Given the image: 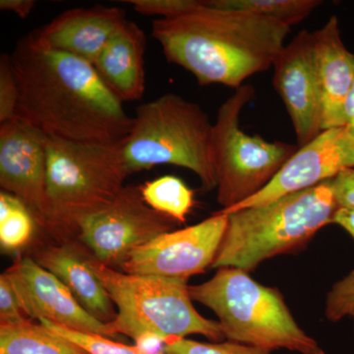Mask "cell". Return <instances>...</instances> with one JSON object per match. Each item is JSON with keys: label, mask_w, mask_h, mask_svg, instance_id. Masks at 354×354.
Returning <instances> with one entry per match:
<instances>
[{"label": "cell", "mask_w": 354, "mask_h": 354, "mask_svg": "<svg viewBox=\"0 0 354 354\" xmlns=\"http://www.w3.org/2000/svg\"><path fill=\"white\" fill-rule=\"evenodd\" d=\"M19 88L16 116L46 136L88 144L118 143L133 125L93 64L24 37L10 55Z\"/></svg>", "instance_id": "6da1fadb"}, {"label": "cell", "mask_w": 354, "mask_h": 354, "mask_svg": "<svg viewBox=\"0 0 354 354\" xmlns=\"http://www.w3.org/2000/svg\"><path fill=\"white\" fill-rule=\"evenodd\" d=\"M291 28L279 21L205 4L189 12L157 19L152 36L169 64L189 71L200 86L241 88L272 67Z\"/></svg>", "instance_id": "7a4b0ae2"}, {"label": "cell", "mask_w": 354, "mask_h": 354, "mask_svg": "<svg viewBox=\"0 0 354 354\" xmlns=\"http://www.w3.org/2000/svg\"><path fill=\"white\" fill-rule=\"evenodd\" d=\"M123 141L88 144L48 136L46 202L41 227L59 237L76 235L79 221L115 201L131 176Z\"/></svg>", "instance_id": "3957f363"}, {"label": "cell", "mask_w": 354, "mask_h": 354, "mask_svg": "<svg viewBox=\"0 0 354 354\" xmlns=\"http://www.w3.org/2000/svg\"><path fill=\"white\" fill-rule=\"evenodd\" d=\"M337 209L328 180L263 206L225 214L227 230L212 267L252 271L263 261L304 246L333 223Z\"/></svg>", "instance_id": "277c9868"}, {"label": "cell", "mask_w": 354, "mask_h": 354, "mask_svg": "<svg viewBox=\"0 0 354 354\" xmlns=\"http://www.w3.org/2000/svg\"><path fill=\"white\" fill-rule=\"evenodd\" d=\"M189 293L215 312L227 341L271 351L326 354L295 322L281 293L254 281L248 272L221 268L206 283L189 286Z\"/></svg>", "instance_id": "5b68a950"}, {"label": "cell", "mask_w": 354, "mask_h": 354, "mask_svg": "<svg viewBox=\"0 0 354 354\" xmlns=\"http://www.w3.org/2000/svg\"><path fill=\"white\" fill-rule=\"evenodd\" d=\"M213 123L199 106L169 93L141 104L123 141L130 174L174 165L194 172L207 190L216 188L212 157Z\"/></svg>", "instance_id": "8992f818"}, {"label": "cell", "mask_w": 354, "mask_h": 354, "mask_svg": "<svg viewBox=\"0 0 354 354\" xmlns=\"http://www.w3.org/2000/svg\"><path fill=\"white\" fill-rule=\"evenodd\" d=\"M88 264L118 308L114 320L106 323L111 337L122 334L135 339L155 333L165 337L202 335L215 342L225 339L220 323L195 309L185 279L127 274L95 258Z\"/></svg>", "instance_id": "52a82bcc"}, {"label": "cell", "mask_w": 354, "mask_h": 354, "mask_svg": "<svg viewBox=\"0 0 354 354\" xmlns=\"http://www.w3.org/2000/svg\"><path fill=\"white\" fill-rule=\"evenodd\" d=\"M255 97L253 86L244 84L221 104L213 123L212 157L221 209L234 208L264 189L299 148L241 129L242 111Z\"/></svg>", "instance_id": "ba28073f"}, {"label": "cell", "mask_w": 354, "mask_h": 354, "mask_svg": "<svg viewBox=\"0 0 354 354\" xmlns=\"http://www.w3.org/2000/svg\"><path fill=\"white\" fill-rule=\"evenodd\" d=\"M176 223L147 204L141 186H125L113 204L79 221L76 235L95 260L120 269L136 249L171 232Z\"/></svg>", "instance_id": "9c48e42d"}, {"label": "cell", "mask_w": 354, "mask_h": 354, "mask_svg": "<svg viewBox=\"0 0 354 354\" xmlns=\"http://www.w3.org/2000/svg\"><path fill=\"white\" fill-rule=\"evenodd\" d=\"M227 225V215L218 212L197 225L158 235L136 249L121 272L188 281L213 265Z\"/></svg>", "instance_id": "30bf717a"}, {"label": "cell", "mask_w": 354, "mask_h": 354, "mask_svg": "<svg viewBox=\"0 0 354 354\" xmlns=\"http://www.w3.org/2000/svg\"><path fill=\"white\" fill-rule=\"evenodd\" d=\"M351 167H354V137L348 128L324 130L307 145L298 148L264 189L220 213L263 206L291 193L315 187Z\"/></svg>", "instance_id": "8fae6325"}, {"label": "cell", "mask_w": 354, "mask_h": 354, "mask_svg": "<svg viewBox=\"0 0 354 354\" xmlns=\"http://www.w3.org/2000/svg\"><path fill=\"white\" fill-rule=\"evenodd\" d=\"M272 68V85L285 104L300 148L323 131L313 32H298L281 50Z\"/></svg>", "instance_id": "7c38bea8"}, {"label": "cell", "mask_w": 354, "mask_h": 354, "mask_svg": "<svg viewBox=\"0 0 354 354\" xmlns=\"http://www.w3.org/2000/svg\"><path fill=\"white\" fill-rule=\"evenodd\" d=\"M3 274L30 319H44L79 332L111 337L106 324L91 315L60 279L32 258H18Z\"/></svg>", "instance_id": "4fadbf2b"}, {"label": "cell", "mask_w": 354, "mask_h": 354, "mask_svg": "<svg viewBox=\"0 0 354 354\" xmlns=\"http://www.w3.org/2000/svg\"><path fill=\"white\" fill-rule=\"evenodd\" d=\"M46 138L17 116L0 123V186L31 209L39 227L46 211Z\"/></svg>", "instance_id": "5bb4252c"}, {"label": "cell", "mask_w": 354, "mask_h": 354, "mask_svg": "<svg viewBox=\"0 0 354 354\" xmlns=\"http://www.w3.org/2000/svg\"><path fill=\"white\" fill-rule=\"evenodd\" d=\"M127 20L124 11L118 7L70 9L29 35L44 48L94 64L109 39Z\"/></svg>", "instance_id": "9a60e30c"}, {"label": "cell", "mask_w": 354, "mask_h": 354, "mask_svg": "<svg viewBox=\"0 0 354 354\" xmlns=\"http://www.w3.org/2000/svg\"><path fill=\"white\" fill-rule=\"evenodd\" d=\"M313 37L324 131L344 127V104L353 82L354 55L342 41L337 16L316 30Z\"/></svg>", "instance_id": "2e32d148"}, {"label": "cell", "mask_w": 354, "mask_h": 354, "mask_svg": "<svg viewBox=\"0 0 354 354\" xmlns=\"http://www.w3.org/2000/svg\"><path fill=\"white\" fill-rule=\"evenodd\" d=\"M146 46L141 28L127 20L93 64L102 83L121 102L138 101L143 97Z\"/></svg>", "instance_id": "e0dca14e"}, {"label": "cell", "mask_w": 354, "mask_h": 354, "mask_svg": "<svg viewBox=\"0 0 354 354\" xmlns=\"http://www.w3.org/2000/svg\"><path fill=\"white\" fill-rule=\"evenodd\" d=\"M62 281L91 315L104 323L114 320L113 302L91 269L88 259L74 246L51 245L39 249L32 258Z\"/></svg>", "instance_id": "ac0fdd59"}, {"label": "cell", "mask_w": 354, "mask_h": 354, "mask_svg": "<svg viewBox=\"0 0 354 354\" xmlns=\"http://www.w3.org/2000/svg\"><path fill=\"white\" fill-rule=\"evenodd\" d=\"M0 354L88 353L41 323L37 325L28 320L16 325H0Z\"/></svg>", "instance_id": "d6986e66"}, {"label": "cell", "mask_w": 354, "mask_h": 354, "mask_svg": "<svg viewBox=\"0 0 354 354\" xmlns=\"http://www.w3.org/2000/svg\"><path fill=\"white\" fill-rule=\"evenodd\" d=\"M209 7L243 11L279 21L288 27L306 19L323 3L320 0H204Z\"/></svg>", "instance_id": "ffe728a7"}, {"label": "cell", "mask_w": 354, "mask_h": 354, "mask_svg": "<svg viewBox=\"0 0 354 354\" xmlns=\"http://www.w3.org/2000/svg\"><path fill=\"white\" fill-rule=\"evenodd\" d=\"M142 196L151 208L185 223L194 204V192L178 177L165 176L141 186Z\"/></svg>", "instance_id": "44dd1931"}, {"label": "cell", "mask_w": 354, "mask_h": 354, "mask_svg": "<svg viewBox=\"0 0 354 354\" xmlns=\"http://www.w3.org/2000/svg\"><path fill=\"white\" fill-rule=\"evenodd\" d=\"M38 221L20 198L2 190L0 193V244L7 251L19 250L34 235Z\"/></svg>", "instance_id": "7402d4cb"}, {"label": "cell", "mask_w": 354, "mask_h": 354, "mask_svg": "<svg viewBox=\"0 0 354 354\" xmlns=\"http://www.w3.org/2000/svg\"><path fill=\"white\" fill-rule=\"evenodd\" d=\"M39 322L88 354H142L134 346H125L104 335L79 332L44 319L39 320Z\"/></svg>", "instance_id": "603a6c76"}, {"label": "cell", "mask_w": 354, "mask_h": 354, "mask_svg": "<svg viewBox=\"0 0 354 354\" xmlns=\"http://www.w3.org/2000/svg\"><path fill=\"white\" fill-rule=\"evenodd\" d=\"M271 351L234 342H201L169 337L165 354H271Z\"/></svg>", "instance_id": "cb8c5ba5"}, {"label": "cell", "mask_w": 354, "mask_h": 354, "mask_svg": "<svg viewBox=\"0 0 354 354\" xmlns=\"http://www.w3.org/2000/svg\"><path fill=\"white\" fill-rule=\"evenodd\" d=\"M19 88L10 55L0 57V123L12 120L17 113Z\"/></svg>", "instance_id": "d4e9b609"}, {"label": "cell", "mask_w": 354, "mask_h": 354, "mask_svg": "<svg viewBox=\"0 0 354 354\" xmlns=\"http://www.w3.org/2000/svg\"><path fill=\"white\" fill-rule=\"evenodd\" d=\"M325 314L330 322H339L344 317L354 321V270L328 293Z\"/></svg>", "instance_id": "484cf974"}, {"label": "cell", "mask_w": 354, "mask_h": 354, "mask_svg": "<svg viewBox=\"0 0 354 354\" xmlns=\"http://www.w3.org/2000/svg\"><path fill=\"white\" fill-rule=\"evenodd\" d=\"M137 13L160 16V19L178 17L201 6L203 0H124Z\"/></svg>", "instance_id": "4316f807"}, {"label": "cell", "mask_w": 354, "mask_h": 354, "mask_svg": "<svg viewBox=\"0 0 354 354\" xmlns=\"http://www.w3.org/2000/svg\"><path fill=\"white\" fill-rule=\"evenodd\" d=\"M29 320L21 309L10 281L6 274L0 276V325H16Z\"/></svg>", "instance_id": "83f0119b"}, {"label": "cell", "mask_w": 354, "mask_h": 354, "mask_svg": "<svg viewBox=\"0 0 354 354\" xmlns=\"http://www.w3.org/2000/svg\"><path fill=\"white\" fill-rule=\"evenodd\" d=\"M337 208L354 209V167L346 169L330 179Z\"/></svg>", "instance_id": "f1b7e54d"}, {"label": "cell", "mask_w": 354, "mask_h": 354, "mask_svg": "<svg viewBox=\"0 0 354 354\" xmlns=\"http://www.w3.org/2000/svg\"><path fill=\"white\" fill-rule=\"evenodd\" d=\"M169 337L155 334V333H145L140 335L136 339H133L134 346L142 354H165L167 342Z\"/></svg>", "instance_id": "f546056e"}, {"label": "cell", "mask_w": 354, "mask_h": 354, "mask_svg": "<svg viewBox=\"0 0 354 354\" xmlns=\"http://www.w3.org/2000/svg\"><path fill=\"white\" fill-rule=\"evenodd\" d=\"M36 6L35 0H0V9L26 19Z\"/></svg>", "instance_id": "4dcf8cb0"}, {"label": "cell", "mask_w": 354, "mask_h": 354, "mask_svg": "<svg viewBox=\"0 0 354 354\" xmlns=\"http://www.w3.org/2000/svg\"><path fill=\"white\" fill-rule=\"evenodd\" d=\"M333 223L341 225L354 239V209L337 208L333 218Z\"/></svg>", "instance_id": "1f68e13d"}, {"label": "cell", "mask_w": 354, "mask_h": 354, "mask_svg": "<svg viewBox=\"0 0 354 354\" xmlns=\"http://www.w3.org/2000/svg\"><path fill=\"white\" fill-rule=\"evenodd\" d=\"M344 127L354 137V79L344 104Z\"/></svg>", "instance_id": "d6a6232c"}]
</instances>
